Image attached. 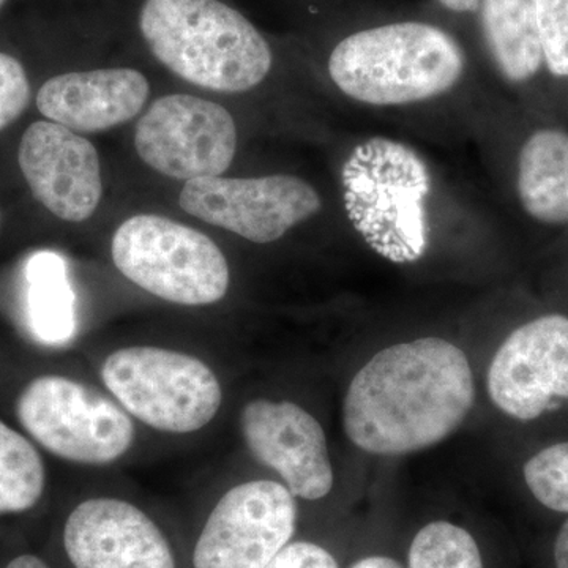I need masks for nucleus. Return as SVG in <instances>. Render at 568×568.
<instances>
[{
  "label": "nucleus",
  "instance_id": "nucleus-1",
  "mask_svg": "<svg viewBox=\"0 0 568 568\" xmlns=\"http://www.w3.org/2000/svg\"><path fill=\"white\" fill-rule=\"evenodd\" d=\"M325 77L353 114L446 149L473 142L500 91L457 33L418 20L346 33L328 51Z\"/></svg>",
  "mask_w": 568,
  "mask_h": 568
},
{
  "label": "nucleus",
  "instance_id": "nucleus-2",
  "mask_svg": "<svg viewBox=\"0 0 568 568\" xmlns=\"http://www.w3.org/2000/svg\"><path fill=\"white\" fill-rule=\"evenodd\" d=\"M336 200L355 237L394 265L424 263L446 237L481 234L484 189L402 133L347 134L336 149Z\"/></svg>",
  "mask_w": 568,
  "mask_h": 568
},
{
  "label": "nucleus",
  "instance_id": "nucleus-3",
  "mask_svg": "<svg viewBox=\"0 0 568 568\" xmlns=\"http://www.w3.org/2000/svg\"><path fill=\"white\" fill-rule=\"evenodd\" d=\"M474 399L466 354L428 336L386 347L354 376L343 425L351 443L368 454H410L457 432Z\"/></svg>",
  "mask_w": 568,
  "mask_h": 568
},
{
  "label": "nucleus",
  "instance_id": "nucleus-4",
  "mask_svg": "<svg viewBox=\"0 0 568 568\" xmlns=\"http://www.w3.org/2000/svg\"><path fill=\"white\" fill-rule=\"evenodd\" d=\"M140 28L166 69L207 91H254L274 69L263 33L220 0H145Z\"/></svg>",
  "mask_w": 568,
  "mask_h": 568
},
{
  "label": "nucleus",
  "instance_id": "nucleus-5",
  "mask_svg": "<svg viewBox=\"0 0 568 568\" xmlns=\"http://www.w3.org/2000/svg\"><path fill=\"white\" fill-rule=\"evenodd\" d=\"M102 379L130 416L159 432H200L222 407L215 373L200 358L178 351L123 347L103 362Z\"/></svg>",
  "mask_w": 568,
  "mask_h": 568
},
{
  "label": "nucleus",
  "instance_id": "nucleus-6",
  "mask_svg": "<svg viewBox=\"0 0 568 568\" xmlns=\"http://www.w3.org/2000/svg\"><path fill=\"white\" fill-rule=\"evenodd\" d=\"M111 254L125 278L171 304L212 305L230 290V267L215 242L164 216L126 220L112 237Z\"/></svg>",
  "mask_w": 568,
  "mask_h": 568
},
{
  "label": "nucleus",
  "instance_id": "nucleus-7",
  "mask_svg": "<svg viewBox=\"0 0 568 568\" xmlns=\"http://www.w3.org/2000/svg\"><path fill=\"white\" fill-rule=\"evenodd\" d=\"M26 432L55 457L103 466L122 458L134 443V425L121 405L63 376H41L17 405Z\"/></svg>",
  "mask_w": 568,
  "mask_h": 568
},
{
  "label": "nucleus",
  "instance_id": "nucleus-8",
  "mask_svg": "<svg viewBox=\"0 0 568 568\" xmlns=\"http://www.w3.org/2000/svg\"><path fill=\"white\" fill-rule=\"evenodd\" d=\"M179 204L186 213L257 245L282 241L325 211L320 190L304 178H203L183 186Z\"/></svg>",
  "mask_w": 568,
  "mask_h": 568
},
{
  "label": "nucleus",
  "instance_id": "nucleus-9",
  "mask_svg": "<svg viewBox=\"0 0 568 568\" xmlns=\"http://www.w3.org/2000/svg\"><path fill=\"white\" fill-rule=\"evenodd\" d=\"M237 142V123L226 108L182 93L153 102L134 132L142 162L185 182L226 173Z\"/></svg>",
  "mask_w": 568,
  "mask_h": 568
},
{
  "label": "nucleus",
  "instance_id": "nucleus-10",
  "mask_svg": "<svg viewBox=\"0 0 568 568\" xmlns=\"http://www.w3.org/2000/svg\"><path fill=\"white\" fill-rule=\"evenodd\" d=\"M297 504L284 485L256 480L224 493L194 541L192 568H265L293 541Z\"/></svg>",
  "mask_w": 568,
  "mask_h": 568
},
{
  "label": "nucleus",
  "instance_id": "nucleus-11",
  "mask_svg": "<svg viewBox=\"0 0 568 568\" xmlns=\"http://www.w3.org/2000/svg\"><path fill=\"white\" fill-rule=\"evenodd\" d=\"M488 394L518 420H534L552 398H568V317L545 315L515 328L489 366Z\"/></svg>",
  "mask_w": 568,
  "mask_h": 568
},
{
  "label": "nucleus",
  "instance_id": "nucleus-12",
  "mask_svg": "<svg viewBox=\"0 0 568 568\" xmlns=\"http://www.w3.org/2000/svg\"><path fill=\"white\" fill-rule=\"evenodd\" d=\"M62 545L73 568H179L155 519L115 497L78 504L63 525Z\"/></svg>",
  "mask_w": 568,
  "mask_h": 568
},
{
  "label": "nucleus",
  "instance_id": "nucleus-13",
  "mask_svg": "<svg viewBox=\"0 0 568 568\" xmlns=\"http://www.w3.org/2000/svg\"><path fill=\"white\" fill-rule=\"evenodd\" d=\"M242 436L254 459L271 467L294 497L320 500L334 487L323 426L291 402L257 398L241 413Z\"/></svg>",
  "mask_w": 568,
  "mask_h": 568
},
{
  "label": "nucleus",
  "instance_id": "nucleus-14",
  "mask_svg": "<svg viewBox=\"0 0 568 568\" xmlns=\"http://www.w3.org/2000/svg\"><path fill=\"white\" fill-rule=\"evenodd\" d=\"M20 168L40 204L58 219L81 223L102 201V166L91 141L51 121L22 134Z\"/></svg>",
  "mask_w": 568,
  "mask_h": 568
},
{
  "label": "nucleus",
  "instance_id": "nucleus-15",
  "mask_svg": "<svg viewBox=\"0 0 568 568\" xmlns=\"http://www.w3.org/2000/svg\"><path fill=\"white\" fill-rule=\"evenodd\" d=\"M496 182H507L518 211L541 226L568 224V132L541 125L519 138L507 160L478 156Z\"/></svg>",
  "mask_w": 568,
  "mask_h": 568
},
{
  "label": "nucleus",
  "instance_id": "nucleus-16",
  "mask_svg": "<svg viewBox=\"0 0 568 568\" xmlns=\"http://www.w3.org/2000/svg\"><path fill=\"white\" fill-rule=\"evenodd\" d=\"M149 93L151 85L136 70L81 71L44 82L37 93V108L71 132L99 133L132 121Z\"/></svg>",
  "mask_w": 568,
  "mask_h": 568
},
{
  "label": "nucleus",
  "instance_id": "nucleus-17",
  "mask_svg": "<svg viewBox=\"0 0 568 568\" xmlns=\"http://www.w3.org/2000/svg\"><path fill=\"white\" fill-rule=\"evenodd\" d=\"M477 18L497 88L521 91L534 85L545 61L532 0H481Z\"/></svg>",
  "mask_w": 568,
  "mask_h": 568
},
{
  "label": "nucleus",
  "instance_id": "nucleus-18",
  "mask_svg": "<svg viewBox=\"0 0 568 568\" xmlns=\"http://www.w3.org/2000/svg\"><path fill=\"white\" fill-rule=\"evenodd\" d=\"M26 320L41 345L65 346L77 335V295L65 260L55 252H39L24 265Z\"/></svg>",
  "mask_w": 568,
  "mask_h": 568
},
{
  "label": "nucleus",
  "instance_id": "nucleus-19",
  "mask_svg": "<svg viewBox=\"0 0 568 568\" xmlns=\"http://www.w3.org/2000/svg\"><path fill=\"white\" fill-rule=\"evenodd\" d=\"M44 485L47 474L37 448L0 420V515L36 507Z\"/></svg>",
  "mask_w": 568,
  "mask_h": 568
},
{
  "label": "nucleus",
  "instance_id": "nucleus-20",
  "mask_svg": "<svg viewBox=\"0 0 568 568\" xmlns=\"http://www.w3.org/2000/svg\"><path fill=\"white\" fill-rule=\"evenodd\" d=\"M409 568H484V562L470 532L448 521H435L414 537Z\"/></svg>",
  "mask_w": 568,
  "mask_h": 568
},
{
  "label": "nucleus",
  "instance_id": "nucleus-21",
  "mask_svg": "<svg viewBox=\"0 0 568 568\" xmlns=\"http://www.w3.org/2000/svg\"><path fill=\"white\" fill-rule=\"evenodd\" d=\"M525 480L541 506L568 514V443L534 455L526 463Z\"/></svg>",
  "mask_w": 568,
  "mask_h": 568
},
{
  "label": "nucleus",
  "instance_id": "nucleus-22",
  "mask_svg": "<svg viewBox=\"0 0 568 568\" xmlns=\"http://www.w3.org/2000/svg\"><path fill=\"white\" fill-rule=\"evenodd\" d=\"M545 70L568 81V0H532Z\"/></svg>",
  "mask_w": 568,
  "mask_h": 568
},
{
  "label": "nucleus",
  "instance_id": "nucleus-23",
  "mask_svg": "<svg viewBox=\"0 0 568 568\" xmlns=\"http://www.w3.org/2000/svg\"><path fill=\"white\" fill-rule=\"evenodd\" d=\"M29 100L31 84L24 67L11 55L0 52V130L20 118Z\"/></svg>",
  "mask_w": 568,
  "mask_h": 568
},
{
  "label": "nucleus",
  "instance_id": "nucleus-24",
  "mask_svg": "<svg viewBox=\"0 0 568 568\" xmlns=\"http://www.w3.org/2000/svg\"><path fill=\"white\" fill-rule=\"evenodd\" d=\"M265 568H338L334 556L313 541H291Z\"/></svg>",
  "mask_w": 568,
  "mask_h": 568
},
{
  "label": "nucleus",
  "instance_id": "nucleus-25",
  "mask_svg": "<svg viewBox=\"0 0 568 568\" xmlns=\"http://www.w3.org/2000/svg\"><path fill=\"white\" fill-rule=\"evenodd\" d=\"M444 10L459 17H477L481 0H436Z\"/></svg>",
  "mask_w": 568,
  "mask_h": 568
},
{
  "label": "nucleus",
  "instance_id": "nucleus-26",
  "mask_svg": "<svg viewBox=\"0 0 568 568\" xmlns=\"http://www.w3.org/2000/svg\"><path fill=\"white\" fill-rule=\"evenodd\" d=\"M555 560L556 567L568 568V519L562 529L559 530L558 538H556Z\"/></svg>",
  "mask_w": 568,
  "mask_h": 568
},
{
  "label": "nucleus",
  "instance_id": "nucleus-27",
  "mask_svg": "<svg viewBox=\"0 0 568 568\" xmlns=\"http://www.w3.org/2000/svg\"><path fill=\"white\" fill-rule=\"evenodd\" d=\"M351 568H403L396 562L395 559L386 558V556H369V558H365L358 560L357 564H354Z\"/></svg>",
  "mask_w": 568,
  "mask_h": 568
},
{
  "label": "nucleus",
  "instance_id": "nucleus-28",
  "mask_svg": "<svg viewBox=\"0 0 568 568\" xmlns=\"http://www.w3.org/2000/svg\"><path fill=\"white\" fill-rule=\"evenodd\" d=\"M6 568H50V566L39 556L21 555L10 560Z\"/></svg>",
  "mask_w": 568,
  "mask_h": 568
},
{
  "label": "nucleus",
  "instance_id": "nucleus-29",
  "mask_svg": "<svg viewBox=\"0 0 568 568\" xmlns=\"http://www.w3.org/2000/svg\"><path fill=\"white\" fill-rule=\"evenodd\" d=\"M3 2H6V0H0V7L3 6Z\"/></svg>",
  "mask_w": 568,
  "mask_h": 568
}]
</instances>
